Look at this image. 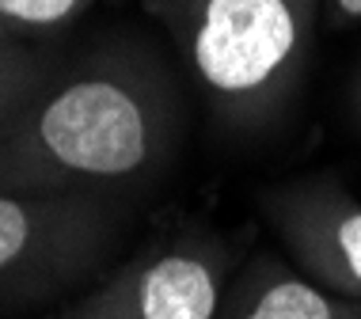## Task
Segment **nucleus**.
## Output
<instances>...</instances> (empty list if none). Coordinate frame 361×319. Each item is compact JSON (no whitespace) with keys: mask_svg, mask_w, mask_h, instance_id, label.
I'll list each match as a JSON object with an SVG mask.
<instances>
[{"mask_svg":"<svg viewBox=\"0 0 361 319\" xmlns=\"http://www.w3.org/2000/svg\"><path fill=\"white\" fill-rule=\"evenodd\" d=\"M183 141L179 80L141 38H106L0 122V187L118 198L156 182Z\"/></svg>","mask_w":361,"mask_h":319,"instance_id":"nucleus-1","label":"nucleus"},{"mask_svg":"<svg viewBox=\"0 0 361 319\" xmlns=\"http://www.w3.org/2000/svg\"><path fill=\"white\" fill-rule=\"evenodd\" d=\"M145 8L221 130L267 133L297 103L319 0H145Z\"/></svg>","mask_w":361,"mask_h":319,"instance_id":"nucleus-2","label":"nucleus"},{"mask_svg":"<svg viewBox=\"0 0 361 319\" xmlns=\"http://www.w3.org/2000/svg\"><path fill=\"white\" fill-rule=\"evenodd\" d=\"M122 228L118 198L0 187V312L42 304L92 277Z\"/></svg>","mask_w":361,"mask_h":319,"instance_id":"nucleus-3","label":"nucleus"},{"mask_svg":"<svg viewBox=\"0 0 361 319\" xmlns=\"http://www.w3.org/2000/svg\"><path fill=\"white\" fill-rule=\"evenodd\" d=\"M289 263L327 293L361 301V198L335 175H300L262 194Z\"/></svg>","mask_w":361,"mask_h":319,"instance_id":"nucleus-4","label":"nucleus"},{"mask_svg":"<svg viewBox=\"0 0 361 319\" xmlns=\"http://www.w3.org/2000/svg\"><path fill=\"white\" fill-rule=\"evenodd\" d=\"M137 319H217L232 285V247L206 228H183L130 263Z\"/></svg>","mask_w":361,"mask_h":319,"instance_id":"nucleus-5","label":"nucleus"},{"mask_svg":"<svg viewBox=\"0 0 361 319\" xmlns=\"http://www.w3.org/2000/svg\"><path fill=\"white\" fill-rule=\"evenodd\" d=\"M217 319H361V301L327 293L278 255H255L232 277Z\"/></svg>","mask_w":361,"mask_h":319,"instance_id":"nucleus-6","label":"nucleus"},{"mask_svg":"<svg viewBox=\"0 0 361 319\" xmlns=\"http://www.w3.org/2000/svg\"><path fill=\"white\" fill-rule=\"evenodd\" d=\"M95 0H0V27L8 42L46 38L73 27L84 12H92Z\"/></svg>","mask_w":361,"mask_h":319,"instance_id":"nucleus-7","label":"nucleus"},{"mask_svg":"<svg viewBox=\"0 0 361 319\" xmlns=\"http://www.w3.org/2000/svg\"><path fill=\"white\" fill-rule=\"evenodd\" d=\"M57 73V61L31 50L27 42L0 46V122L16 111L31 92H38Z\"/></svg>","mask_w":361,"mask_h":319,"instance_id":"nucleus-8","label":"nucleus"},{"mask_svg":"<svg viewBox=\"0 0 361 319\" xmlns=\"http://www.w3.org/2000/svg\"><path fill=\"white\" fill-rule=\"evenodd\" d=\"M65 319H137L133 312V289H130V270H114L103 285H95L84 301L73 304Z\"/></svg>","mask_w":361,"mask_h":319,"instance_id":"nucleus-9","label":"nucleus"},{"mask_svg":"<svg viewBox=\"0 0 361 319\" xmlns=\"http://www.w3.org/2000/svg\"><path fill=\"white\" fill-rule=\"evenodd\" d=\"M327 15L335 27L361 23V0H327Z\"/></svg>","mask_w":361,"mask_h":319,"instance_id":"nucleus-10","label":"nucleus"},{"mask_svg":"<svg viewBox=\"0 0 361 319\" xmlns=\"http://www.w3.org/2000/svg\"><path fill=\"white\" fill-rule=\"evenodd\" d=\"M350 103H354V118H357V125H361V76L354 80V92H350Z\"/></svg>","mask_w":361,"mask_h":319,"instance_id":"nucleus-11","label":"nucleus"},{"mask_svg":"<svg viewBox=\"0 0 361 319\" xmlns=\"http://www.w3.org/2000/svg\"><path fill=\"white\" fill-rule=\"evenodd\" d=\"M0 46H12V42H8V35H4V27H0Z\"/></svg>","mask_w":361,"mask_h":319,"instance_id":"nucleus-12","label":"nucleus"}]
</instances>
